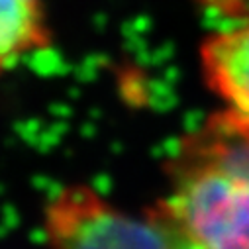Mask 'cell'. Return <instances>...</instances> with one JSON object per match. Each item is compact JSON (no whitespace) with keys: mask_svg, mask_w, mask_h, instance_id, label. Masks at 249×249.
<instances>
[{"mask_svg":"<svg viewBox=\"0 0 249 249\" xmlns=\"http://www.w3.org/2000/svg\"><path fill=\"white\" fill-rule=\"evenodd\" d=\"M157 202L195 249H249V128L208 114L171 149Z\"/></svg>","mask_w":249,"mask_h":249,"instance_id":"1","label":"cell"},{"mask_svg":"<svg viewBox=\"0 0 249 249\" xmlns=\"http://www.w3.org/2000/svg\"><path fill=\"white\" fill-rule=\"evenodd\" d=\"M47 249H195L155 204L128 212L89 184H67L43 206Z\"/></svg>","mask_w":249,"mask_h":249,"instance_id":"2","label":"cell"},{"mask_svg":"<svg viewBox=\"0 0 249 249\" xmlns=\"http://www.w3.org/2000/svg\"><path fill=\"white\" fill-rule=\"evenodd\" d=\"M200 75L208 90L249 128V10L212 30L198 47Z\"/></svg>","mask_w":249,"mask_h":249,"instance_id":"3","label":"cell"},{"mask_svg":"<svg viewBox=\"0 0 249 249\" xmlns=\"http://www.w3.org/2000/svg\"><path fill=\"white\" fill-rule=\"evenodd\" d=\"M45 0H0V75L51 45Z\"/></svg>","mask_w":249,"mask_h":249,"instance_id":"4","label":"cell"}]
</instances>
